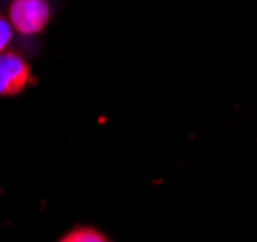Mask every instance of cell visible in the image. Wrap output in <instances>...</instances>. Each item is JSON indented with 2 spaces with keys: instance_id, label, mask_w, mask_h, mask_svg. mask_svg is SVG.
Here are the masks:
<instances>
[{
  "instance_id": "3",
  "label": "cell",
  "mask_w": 257,
  "mask_h": 242,
  "mask_svg": "<svg viewBox=\"0 0 257 242\" xmlns=\"http://www.w3.org/2000/svg\"><path fill=\"white\" fill-rule=\"evenodd\" d=\"M58 242H110L108 236L93 227H77L66 232Z\"/></svg>"
},
{
  "instance_id": "2",
  "label": "cell",
  "mask_w": 257,
  "mask_h": 242,
  "mask_svg": "<svg viewBox=\"0 0 257 242\" xmlns=\"http://www.w3.org/2000/svg\"><path fill=\"white\" fill-rule=\"evenodd\" d=\"M29 82V66L18 54H0V95H16Z\"/></svg>"
},
{
  "instance_id": "1",
  "label": "cell",
  "mask_w": 257,
  "mask_h": 242,
  "mask_svg": "<svg viewBox=\"0 0 257 242\" xmlns=\"http://www.w3.org/2000/svg\"><path fill=\"white\" fill-rule=\"evenodd\" d=\"M49 4L45 0H14L10 22L24 35H35L49 22Z\"/></svg>"
},
{
  "instance_id": "4",
  "label": "cell",
  "mask_w": 257,
  "mask_h": 242,
  "mask_svg": "<svg viewBox=\"0 0 257 242\" xmlns=\"http://www.w3.org/2000/svg\"><path fill=\"white\" fill-rule=\"evenodd\" d=\"M10 39H12V27H10V24L4 18H0V54L8 47Z\"/></svg>"
}]
</instances>
